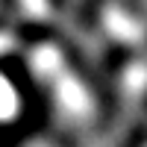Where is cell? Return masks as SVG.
Instances as JSON below:
<instances>
[{
    "instance_id": "obj_1",
    "label": "cell",
    "mask_w": 147,
    "mask_h": 147,
    "mask_svg": "<svg viewBox=\"0 0 147 147\" xmlns=\"http://www.w3.org/2000/svg\"><path fill=\"white\" fill-rule=\"evenodd\" d=\"M21 6L35 18H50L56 15V9L62 6V0H21Z\"/></svg>"
},
{
    "instance_id": "obj_2",
    "label": "cell",
    "mask_w": 147,
    "mask_h": 147,
    "mask_svg": "<svg viewBox=\"0 0 147 147\" xmlns=\"http://www.w3.org/2000/svg\"><path fill=\"white\" fill-rule=\"evenodd\" d=\"M97 6V0H77V15L85 18V15H91V9Z\"/></svg>"
}]
</instances>
